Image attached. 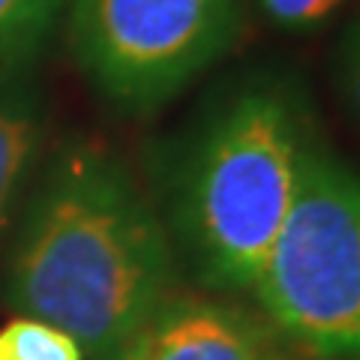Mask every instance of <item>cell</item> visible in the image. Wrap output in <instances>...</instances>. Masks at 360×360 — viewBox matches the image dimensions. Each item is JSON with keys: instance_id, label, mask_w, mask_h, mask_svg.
Returning <instances> with one entry per match:
<instances>
[{"instance_id": "9", "label": "cell", "mask_w": 360, "mask_h": 360, "mask_svg": "<svg viewBox=\"0 0 360 360\" xmlns=\"http://www.w3.org/2000/svg\"><path fill=\"white\" fill-rule=\"evenodd\" d=\"M342 4L345 0H258V9L270 25L291 33H307L328 25Z\"/></svg>"}, {"instance_id": "8", "label": "cell", "mask_w": 360, "mask_h": 360, "mask_svg": "<svg viewBox=\"0 0 360 360\" xmlns=\"http://www.w3.org/2000/svg\"><path fill=\"white\" fill-rule=\"evenodd\" d=\"M0 354L9 360H82L78 345L51 324L15 319L0 330Z\"/></svg>"}, {"instance_id": "3", "label": "cell", "mask_w": 360, "mask_h": 360, "mask_svg": "<svg viewBox=\"0 0 360 360\" xmlns=\"http://www.w3.org/2000/svg\"><path fill=\"white\" fill-rule=\"evenodd\" d=\"M250 295L307 357L360 360V174L321 139Z\"/></svg>"}, {"instance_id": "5", "label": "cell", "mask_w": 360, "mask_h": 360, "mask_svg": "<svg viewBox=\"0 0 360 360\" xmlns=\"http://www.w3.org/2000/svg\"><path fill=\"white\" fill-rule=\"evenodd\" d=\"M120 360H307V354L262 312L168 295Z\"/></svg>"}, {"instance_id": "11", "label": "cell", "mask_w": 360, "mask_h": 360, "mask_svg": "<svg viewBox=\"0 0 360 360\" xmlns=\"http://www.w3.org/2000/svg\"><path fill=\"white\" fill-rule=\"evenodd\" d=\"M0 360H9V357H6V354H0Z\"/></svg>"}, {"instance_id": "1", "label": "cell", "mask_w": 360, "mask_h": 360, "mask_svg": "<svg viewBox=\"0 0 360 360\" xmlns=\"http://www.w3.org/2000/svg\"><path fill=\"white\" fill-rule=\"evenodd\" d=\"M174 246L127 165L70 144L30 198L9 270L21 319L63 330L87 360H120L174 295Z\"/></svg>"}, {"instance_id": "4", "label": "cell", "mask_w": 360, "mask_h": 360, "mask_svg": "<svg viewBox=\"0 0 360 360\" xmlns=\"http://www.w3.org/2000/svg\"><path fill=\"white\" fill-rule=\"evenodd\" d=\"M240 21L243 0H72L70 39L105 99L150 111L217 63Z\"/></svg>"}, {"instance_id": "7", "label": "cell", "mask_w": 360, "mask_h": 360, "mask_svg": "<svg viewBox=\"0 0 360 360\" xmlns=\"http://www.w3.org/2000/svg\"><path fill=\"white\" fill-rule=\"evenodd\" d=\"M63 0H0V72L21 66L49 37Z\"/></svg>"}, {"instance_id": "2", "label": "cell", "mask_w": 360, "mask_h": 360, "mask_svg": "<svg viewBox=\"0 0 360 360\" xmlns=\"http://www.w3.org/2000/svg\"><path fill=\"white\" fill-rule=\"evenodd\" d=\"M319 141L300 90L250 78L205 120L172 189V234L195 279L219 295H250Z\"/></svg>"}, {"instance_id": "6", "label": "cell", "mask_w": 360, "mask_h": 360, "mask_svg": "<svg viewBox=\"0 0 360 360\" xmlns=\"http://www.w3.org/2000/svg\"><path fill=\"white\" fill-rule=\"evenodd\" d=\"M45 139V108L27 72H0V231L25 186Z\"/></svg>"}, {"instance_id": "10", "label": "cell", "mask_w": 360, "mask_h": 360, "mask_svg": "<svg viewBox=\"0 0 360 360\" xmlns=\"http://www.w3.org/2000/svg\"><path fill=\"white\" fill-rule=\"evenodd\" d=\"M340 87L360 120V18L352 21L340 45Z\"/></svg>"}]
</instances>
